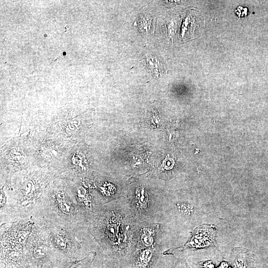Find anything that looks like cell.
Wrapping results in <instances>:
<instances>
[{
    "label": "cell",
    "instance_id": "cell-1",
    "mask_svg": "<svg viewBox=\"0 0 268 268\" xmlns=\"http://www.w3.org/2000/svg\"><path fill=\"white\" fill-rule=\"evenodd\" d=\"M114 201L99 207L89 221L88 230L106 255L122 259L130 257L135 252L136 221L127 202L121 205Z\"/></svg>",
    "mask_w": 268,
    "mask_h": 268
},
{
    "label": "cell",
    "instance_id": "cell-2",
    "mask_svg": "<svg viewBox=\"0 0 268 268\" xmlns=\"http://www.w3.org/2000/svg\"><path fill=\"white\" fill-rule=\"evenodd\" d=\"M54 182L47 188L40 206L38 219L76 230L88 229L86 216L68 187Z\"/></svg>",
    "mask_w": 268,
    "mask_h": 268
},
{
    "label": "cell",
    "instance_id": "cell-3",
    "mask_svg": "<svg viewBox=\"0 0 268 268\" xmlns=\"http://www.w3.org/2000/svg\"><path fill=\"white\" fill-rule=\"evenodd\" d=\"M38 224L44 228L55 257L59 262L75 261L76 255L82 249L83 238L88 230H76L41 220Z\"/></svg>",
    "mask_w": 268,
    "mask_h": 268
},
{
    "label": "cell",
    "instance_id": "cell-4",
    "mask_svg": "<svg viewBox=\"0 0 268 268\" xmlns=\"http://www.w3.org/2000/svg\"><path fill=\"white\" fill-rule=\"evenodd\" d=\"M25 268H50L63 263L57 260L46 232L41 225L35 224L23 251Z\"/></svg>",
    "mask_w": 268,
    "mask_h": 268
},
{
    "label": "cell",
    "instance_id": "cell-5",
    "mask_svg": "<svg viewBox=\"0 0 268 268\" xmlns=\"http://www.w3.org/2000/svg\"><path fill=\"white\" fill-rule=\"evenodd\" d=\"M129 209L136 221H150L158 210L159 205L151 198L143 185L137 187L128 201Z\"/></svg>",
    "mask_w": 268,
    "mask_h": 268
},
{
    "label": "cell",
    "instance_id": "cell-6",
    "mask_svg": "<svg viewBox=\"0 0 268 268\" xmlns=\"http://www.w3.org/2000/svg\"><path fill=\"white\" fill-rule=\"evenodd\" d=\"M161 229V224L159 223L136 221L134 234L135 252L142 249L158 246Z\"/></svg>",
    "mask_w": 268,
    "mask_h": 268
},
{
    "label": "cell",
    "instance_id": "cell-7",
    "mask_svg": "<svg viewBox=\"0 0 268 268\" xmlns=\"http://www.w3.org/2000/svg\"><path fill=\"white\" fill-rule=\"evenodd\" d=\"M160 248H148L136 251L131 256V268H154L159 256Z\"/></svg>",
    "mask_w": 268,
    "mask_h": 268
},
{
    "label": "cell",
    "instance_id": "cell-8",
    "mask_svg": "<svg viewBox=\"0 0 268 268\" xmlns=\"http://www.w3.org/2000/svg\"><path fill=\"white\" fill-rule=\"evenodd\" d=\"M214 227L205 226L197 228L194 231L190 240L183 247V249L200 248L208 246L212 244L215 236Z\"/></svg>",
    "mask_w": 268,
    "mask_h": 268
},
{
    "label": "cell",
    "instance_id": "cell-9",
    "mask_svg": "<svg viewBox=\"0 0 268 268\" xmlns=\"http://www.w3.org/2000/svg\"><path fill=\"white\" fill-rule=\"evenodd\" d=\"M96 256L95 251H90L83 259L67 262L62 268H90Z\"/></svg>",
    "mask_w": 268,
    "mask_h": 268
},
{
    "label": "cell",
    "instance_id": "cell-10",
    "mask_svg": "<svg viewBox=\"0 0 268 268\" xmlns=\"http://www.w3.org/2000/svg\"><path fill=\"white\" fill-rule=\"evenodd\" d=\"M147 64L150 71L154 75L157 77L159 75H162L163 68L162 64L158 60L153 57L147 56Z\"/></svg>",
    "mask_w": 268,
    "mask_h": 268
},
{
    "label": "cell",
    "instance_id": "cell-11",
    "mask_svg": "<svg viewBox=\"0 0 268 268\" xmlns=\"http://www.w3.org/2000/svg\"><path fill=\"white\" fill-rule=\"evenodd\" d=\"M179 210L184 214L190 215L192 211V206L190 205L183 204L182 205H178Z\"/></svg>",
    "mask_w": 268,
    "mask_h": 268
},
{
    "label": "cell",
    "instance_id": "cell-12",
    "mask_svg": "<svg viewBox=\"0 0 268 268\" xmlns=\"http://www.w3.org/2000/svg\"></svg>",
    "mask_w": 268,
    "mask_h": 268
}]
</instances>
